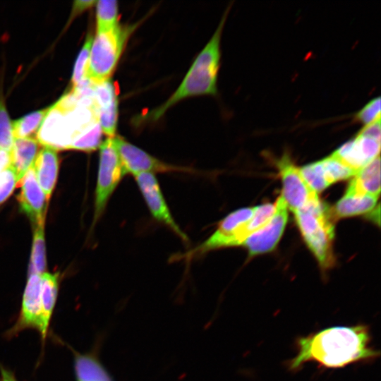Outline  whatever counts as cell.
Instances as JSON below:
<instances>
[{
  "label": "cell",
  "mask_w": 381,
  "mask_h": 381,
  "mask_svg": "<svg viewBox=\"0 0 381 381\" xmlns=\"http://www.w3.org/2000/svg\"><path fill=\"white\" fill-rule=\"evenodd\" d=\"M356 119L365 126L380 119V97L369 101L356 113Z\"/></svg>",
  "instance_id": "27"
},
{
  "label": "cell",
  "mask_w": 381,
  "mask_h": 381,
  "mask_svg": "<svg viewBox=\"0 0 381 381\" xmlns=\"http://www.w3.org/2000/svg\"><path fill=\"white\" fill-rule=\"evenodd\" d=\"M320 161L323 175L329 186L356 174L355 171L344 164L332 155Z\"/></svg>",
  "instance_id": "24"
},
{
  "label": "cell",
  "mask_w": 381,
  "mask_h": 381,
  "mask_svg": "<svg viewBox=\"0 0 381 381\" xmlns=\"http://www.w3.org/2000/svg\"><path fill=\"white\" fill-rule=\"evenodd\" d=\"M277 166L282 183V198L287 208L294 213L319 198L303 178L299 168L284 154L277 162Z\"/></svg>",
  "instance_id": "8"
},
{
  "label": "cell",
  "mask_w": 381,
  "mask_h": 381,
  "mask_svg": "<svg viewBox=\"0 0 381 381\" xmlns=\"http://www.w3.org/2000/svg\"><path fill=\"white\" fill-rule=\"evenodd\" d=\"M113 145L119 156L125 175L135 176L140 173L169 172L185 171L183 168L164 163L123 138H111Z\"/></svg>",
  "instance_id": "10"
},
{
  "label": "cell",
  "mask_w": 381,
  "mask_h": 381,
  "mask_svg": "<svg viewBox=\"0 0 381 381\" xmlns=\"http://www.w3.org/2000/svg\"><path fill=\"white\" fill-rule=\"evenodd\" d=\"M1 381H17L13 373L3 366L0 367Z\"/></svg>",
  "instance_id": "31"
},
{
  "label": "cell",
  "mask_w": 381,
  "mask_h": 381,
  "mask_svg": "<svg viewBox=\"0 0 381 381\" xmlns=\"http://www.w3.org/2000/svg\"><path fill=\"white\" fill-rule=\"evenodd\" d=\"M274 205L275 211L271 218L242 243L250 256L272 251L283 234L288 221V208L281 195Z\"/></svg>",
  "instance_id": "9"
},
{
  "label": "cell",
  "mask_w": 381,
  "mask_h": 381,
  "mask_svg": "<svg viewBox=\"0 0 381 381\" xmlns=\"http://www.w3.org/2000/svg\"><path fill=\"white\" fill-rule=\"evenodd\" d=\"M125 173L111 138L99 145V162L95 190L94 222L102 214L108 200Z\"/></svg>",
  "instance_id": "7"
},
{
  "label": "cell",
  "mask_w": 381,
  "mask_h": 381,
  "mask_svg": "<svg viewBox=\"0 0 381 381\" xmlns=\"http://www.w3.org/2000/svg\"><path fill=\"white\" fill-rule=\"evenodd\" d=\"M44 222L35 225L31 251V273L42 275L46 272V247L44 240Z\"/></svg>",
  "instance_id": "21"
},
{
  "label": "cell",
  "mask_w": 381,
  "mask_h": 381,
  "mask_svg": "<svg viewBox=\"0 0 381 381\" xmlns=\"http://www.w3.org/2000/svg\"><path fill=\"white\" fill-rule=\"evenodd\" d=\"M13 140L12 122L6 109L4 99L0 97V149L10 151Z\"/></svg>",
  "instance_id": "26"
},
{
  "label": "cell",
  "mask_w": 381,
  "mask_h": 381,
  "mask_svg": "<svg viewBox=\"0 0 381 381\" xmlns=\"http://www.w3.org/2000/svg\"><path fill=\"white\" fill-rule=\"evenodd\" d=\"M346 193L379 198L380 193V157L378 155L361 169L349 183Z\"/></svg>",
  "instance_id": "16"
},
{
  "label": "cell",
  "mask_w": 381,
  "mask_h": 381,
  "mask_svg": "<svg viewBox=\"0 0 381 381\" xmlns=\"http://www.w3.org/2000/svg\"><path fill=\"white\" fill-rule=\"evenodd\" d=\"M93 37L88 35L75 61L71 78L73 86L87 78L90 49Z\"/></svg>",
  "instance_id": "25"
},
{
  "label": "cell",
  "mask_w": 381,
  "mask_h": 381,
  "mask_svg": "<svg viewBox=\"0 0 381 381\" xmlns=\"http://www.w3.org/2000/svg\"><path fill=\"white\" fill-rule=\"evenodd\" d=\"M26 329L37 330L42 339H45L41 303V275L35 273L29 275L18 320L8 334L13 336Z\"/></svg>",
  "instance_id": "11"
},
{
  "label": "cell",
  "mask_w": 381,
  "mask_h": 381,
  "mask_svg": "<svg viewBox=\"0 0 381 381\" xmlns=\"http://www.w3.org/2000/svg\"><path fill=\"white\" fill-rule=\"evenodd\" d=\"M37 140L35 138H14L11 154V165L15 170L18 185L26 171L33 164L37 151Z\"/></svg>",
  "instance_id": "17"
},
{
  "label": "cell",
  "mask_w": 381,
  "mask_h": 381,
  "mask_svg": "<svg viewBox=\"0 0 381 381\" xmlns=\"http://www.w3.org/2000/svg\"><path fill=\"white\" fill-rule=\"evenodd\" d=\"M380 119L365 125L354 138L337 149L332 155L356 173L380 155Z\"/></svg>",
  "instance_id": "5"
},
{
  "label": "cell",
  "mask_w": 381,
  "mask_h": 381,
  "mask_svg": "<svg viewBox=\"0 0 381 381\" xmlns=\"http://www.w3.org/2000/svg\"><path fill=\"white\" fill-rule=\"evenodd\" d=\"M48 108L34 111L12 121L14 138H29L37 134L47 113Z\"/></svg>",
  "instance_id": "22"
},
{
  "label": "cell",
  "mask_w": 381,
  "mask_h": 381,
  "mask_svg": "<svg viewBox=\"0 0 381 381\" xmlns=\"http://www.w3.org/2000/svg\"><path fill=\"white\" fill-rule=\"evenodd\" d=\"M254 207H245L232 212L219 223L210 237L183 254L182 258L190 259L213 250L242 245L245 241V226L252 217Z\"/></svg>",
  "instance_id": "6"
},
{
  "label": "cell",
  "mask_w": 381,
  "mask_h": 381,
  "mask_svg": "<svg viewBox=\"0 0 381 381\" xmlns=\"http://www.w3.org/2000/svg\"><path fill=\"white\" fill-rule=\"evenodd\" d=\"M135 180L153 218L171 229L181 239L188 237L175 222L165 201L157 177L153 173H140Z\"/></svg>",
  "instance_id": "12"
},
{
  "label": "cell",
  "mask_w": 381,
  "mask_h": 381,
  "mask_svg": "<svg viewBox=\"0 0 381 381\" xmlns=\"http://www.w3.org/2000/svg\"><path fill=\"white\" fill-rule=\"evenodd\" d=\"M97 3V1L92 0H78L75 1L73 4L72 12L71 17L73 18L74 16L78 15L83 11L90 8L94 4Z\"/></svg>",
  "instance_id": "29"
},
{
  "label": "cell",
  "mask_w": 381,
  "mask_h": 381,
  "mask_svg": "<svg viewBox=\"0 0 381 381\" xmlns=\"http://www.w3.org/2000/svg\"><path fill=\"white\" fill-rule=\"evenodd\" d=\"M135 25H118L96 32L90 49L87 78L93 83L109 79Z\"/></svg>",
  "instance_id": "4"
},
{
  "label": "cell",
  "mask_w": 381,
  "mask_h": 381,
  "mask_svg": "<svg viewBox=\"0 0 381 381\" xmlns=\"http://www.w3.org/2000/svg\"><path fill=\"white\" fill-rule=\"evenodd\" d=\"M94 95L102 133L108 138H113L116 135L118 121V96L116 85L110 78L99 83H94Z\"/></svg>",
  "instance_id": "14"
},
{
  "label": "cell",
  "mask_w": 381,
  "mask_h": 381,
  "mask_svg": "<svg viewBox=\"0 0 381 381\" xmlns=\"http://www.w3.org/2000/svg\"><path fill=\"white\" fill-rule=\"evenodd\" d=\"M116 1L99 0L96 3L97 31L110 30L119 25Z\"/></svg>",
  "instance_id": "23"
},
{
  "label": "cell",
  "mask_w": 381,
  "mask_h": 381,
  "mask_svg": "<svg viewBox=\"0 0 381 381\" xmlns=\"http://www.w3.org/2000/svg\"><path fill=\"white\" fill-rule=\"evenodd\" d=\"M59 291V275L44 272L41 275V303L43 329L47 337Z\"/></svg>",
  "instance_id": "19"
},
{
  "label": "cell",
  "mask_w": 381,
  "mask_h": 381,
  "mask_svg": "<svg viewBox=\"0 0 381 381\" xmlns=\"http://www.w3.org/2000/svg\"><path fill=\"white\" fill-rule=\"evenodd\" d=\"M11 165L10 151L0 149V174Z\"/></svg>",
  "instance_id": "30"
},
{
  "label": "cell",
  "mask_w": 381,
  "mask_h": 381,
  "mask_svg": "<svg viewBox=\"0 0 381 381\" xmlns=\"http://www.w3.org/2000/svg\"><path fill=\"white\" fill-rule=\"evenodd\" d=\"M74 369L76 381H114L109 373L93 353H76Z\"/></svg>",
  "instance_id": "18"
},
{
  "label": "cell",
  "mask_w": 381,
  "mask_h": 381,
  "mask_svg": "<svg viewBox=\"0 0 381 381\" xmlns=\"http://www.w3.org/2000/svg\"><path fill=\"white\" fill-rule=\"evenodd\" d=\"M227 13H224L212 38L197 56L179 87L162 104L142 117L143 121L158 120L170 107L187 97L217 94L220 40Z\"/></svg>",
  "instance_id": "2"
},
{
  "label": "cell",
  "mask_w": 381,
  "mask_h": 381,
  "mask_svg": "<svg viewBox=\"0 0 381 381\" xmlns=\"http://www.w3.org/2000/svg\"><path fill=\"white\" fill-rule=\"evenodd\" d=\"M32 167L36 179L48 200L58 176L57 150L49 147H44L35 157Z\"/></svg>",
  "instance_id": "15"
},
{
  "label": "cell",
  "mask_w": 381,
  "mask_h": 381,
  "mask_svg": "<svg viewBox=\"0 0 381 381\" xmlns=\"http://www.w3.org/2000/svg\"><path fill=\"white\" fill-rule=\"evenodd\" d=\"M16 184V174L10 165L0 174V204L10 196Z\"/></svg>",
  "instance_id": "28"
},
{
  "label": "cell",
  "mask_w": 381,
  "mask_h": 381,
  "mask_svg": "<svg viewBox=\"0 0 381 381\" xmlns=\"http://www.w3.org/2000/svg\"><path fill=\"white\" fill-rule=\"evenodd\" d=\"M298 227L308 248L324 270L334 261V226L329 209L320 198L294 212Z\"/></svg>",
  "instance_id": "3"
},
{
  "label": "cell",
  "mask_w": 381,
  "mask_h": 381,
  "mask_svg": "<svg viewBox=\"0 0 381 381\" xmlns=\"http://www.w3.org/2000/svg\"><path fill=\"white\" fill-rule=\"evenodd\" d=\"M378 198L356 195L345 193L337 202L334 212L338 217H346L367 213L376 205Z\"/></svg>",
  "instance_id": "20"
},
{
  "label": "cell",
  "mask_w": 381,
  "mask_h": 381,
  "mask_svg": "<svg viewBox=\"0 0 381 381\" xmlns=\"http://www.w3.org/2000/svg\"><path fill=\"white\" fill-rule=\"evenodd\" d=\"M370 341L369 327L364 324L325 328L297 339V353L287 362V367L297 371L309 362L325 368H339L373 361L380 352Z\"/></svg>",
  "instance_id": "1"
},
{
  "label": "cell",
  "mask_w": 381,
  "mask_h": 381,
  "mask_svg": "<svg viewBox=\"0 0 381 381\" xmlns=\"http://www.w3.org/2000/svg\"><path fill=\"white\" fill-rule=\"evenodd\" d=\"M20 183L21 190L18 199L20 210L35 225L44 222L48 200L36 179L32 164L26 171Z\"/></svg>",
  "instance_id": "13"
}]
</instances>
